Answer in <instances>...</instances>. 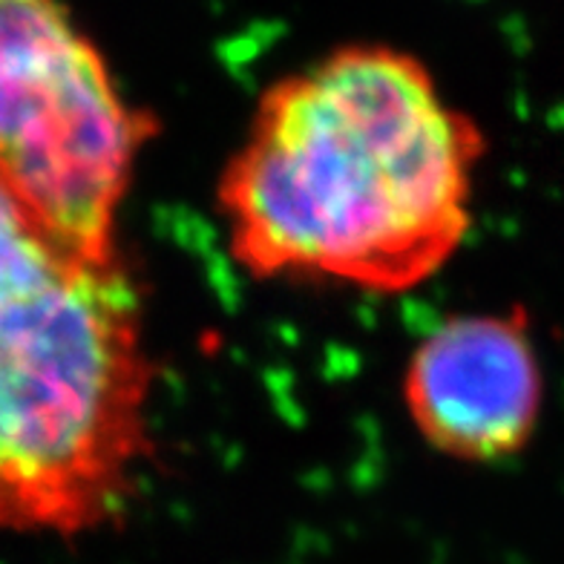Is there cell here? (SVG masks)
<instances>
[{"label":"cell","mask_w":564,"mask_h":564,"mask_svg":"<svg viewBox=\"0 0 564 564\" xmlns=\"http://www.w3.org/2000/svg\"><path fill=\"white\" fill-rule=\"evenodd\" d=\"M484 153L423 61L337 46L253 107L216 182L228 251L257 280L412 291L464 246Z\"/></svg>","instance_id":"6da1fadb"},{"label":"cell","mask_w":564,"mask_h":564,"mask_svg":"<svg viewBox=\"0 0 564 564\" xmlns=\"http://www.w3.org/2000/svg\"><path fill=\"white\" fill-rule=\"evenodd\" d=\"M156 366L121 262L0 294V530L75 539L124 516Z\"/></svg>","instance_id":"7a4b0ae2"},{"label":"cell","mask_w":564,"mask_h":564,"mask_svg":"<svg viewBox=\"0 0 564 564\" xmlns=\"http://www.w3.org/2000/svg\"><path fill=\"white\" fill-rule=\"evenodd\" d=\"M156 133L64 0H0V176L69 251L121 262V205Z\"/></svg>","instance_id":"3957f363"},{"label":"cell","mask_w":564,"mask_h":564,"mask_svg":"<svg viewBox=\"0 0 564 564\" xmlns=\"http://www.w3.org/2000/svg\"><path fill=\"white\" fill-rule=\"evenodd\" d=\"M401 394L423 444L444 458H516L533 441L544 409L533 319L521 305L441 319L409 355Z\"/></svg>","instance_id":"277c9868"},{"label":"cell","mask_w":564,"mask_h":564,"mask_svg":"<svg viewBox=\"0 0 564 564\" xmlns=\"http://www.w3.org/2000/svg\"><path fill=\"white\" fill-rule=\"evenodd\" d=\"M75 262L89 260L69 251L0 176V294L30 289Z\"/></svg>","instance_id":"5b68a950"}]
</instances>
